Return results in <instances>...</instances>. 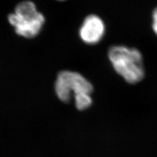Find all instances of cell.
<instances>
[{"mask_svg": "<svg viewBox=\"0 0 157 157\" xmlns=\"http://www.w3.org/2000/svg\"><path fill=\"white\" fill-rule=\"evenodd\" d=\"M105 25L103 20L96 14H90L83 21L78 31L81 40L88 45H95L104 37Z\"/></svg>", "mask_w": 157, "mask_h": 157, "instance_id": "cell-4", "label": "cell"}, {"mask_svg": "<svg viewBox=\"0 0 157 157\" xmlns=\"http://www.w3.org/2000/svg\"><path fill=\"white\" fill-rule=\"evenodd\" d=\"M8 21L18 36L31 39L41 32L45 18L33 2L23 1L8 16Z\"/></svg>", "mask_w": 157, "mask_h": 157, "instance_id": "cell-2", "label": "cell"}, {"mask_svg": "<svg viewBox=\"0 0 157 157\" xmlns=\"http://www.w3.org/2000/svg\"><path fill=\"white\" fill-rule=\"evenodd\" d=\"M153 29L155 33L157 35V7L154 10L153 13Z\"/></svg>", "mask_w": 157, "mask_h": 157, "instance_id": "cell-6", "label": "cell"}, {"mask_svg": "<svg viewBox=\"0 0 157 157\" xmlns=\"http://www.w3.org/2000/svg\"><path fill=\"white\" fill-rule=\"evenodd\" d=\"M55 90L59 100L68 103L75 95L82 93L92 94L93 86L91 82L81 73L65 70L58 74Z\"/></svg>", "mask_w": 157, "mask_h": 157, "instance_id": "cell-3", "label": "cell"}, {"mask_svg": "<svg viewBox=\"0 0 157 157\" xmlns=\"http://www.w3.org/2000/svg\"><path fill=\"white\" fill-rule=\"evenodd\" d=\"M58 1H65V0H58Z\"/></svg>", "mask_w": 157, "mask_h": 157, "instance_id": "cell-7", "label": "cell"}, {"mask_svg": "<svg viewBox=\"0 0 157 157\" xmlns=\"http://www.w3.org/2000/svg\"><path fill=\"white\" fill-rule=\"evenodd\" d=\"M73 98H74L75 107L78 110H85L92 104L91 94L82 93V94L75 95Z\"/></svg>", "mask_w": 157, "mask_h": 157, "instance_id": "cell-5", "label": "cell"}, {"mask_svg": "<svg viewBox=\"0 0 157 157\" xmlns=\"http://www.w3.org/2000/svg\"><path fill=\"white\" fill-rule=\"evenodd\" d=\"M108 58L115 71L130 84H136L145 75L143 57L136 48L114 45L109 48Z\"/></svg>", "mask_w": 157, "mask_h": 157, "instance_id": "cell-1", "label": "cell"}]
</instances>
